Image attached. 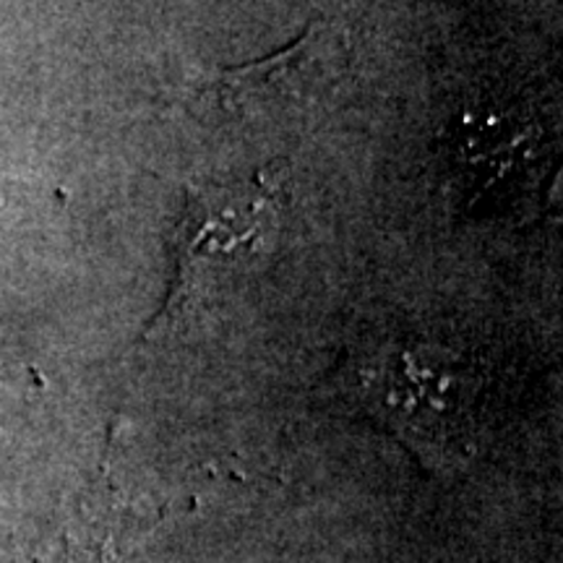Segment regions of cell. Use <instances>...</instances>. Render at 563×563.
<instances>
[{"label": "cell", "instance_id": "obj_1", "mask_svg": "<svg viewBox=\"0 0 563 563\" xmlns=\"http://www.w3.org/2000/svg\"><path fill=\"white\" fill-rule=\"evenodd\" d=\"M365 405L422 454L454 456L475 431L481 384L439 344H389L357 368Z\"/></svg>", "mask_w": 563, "mask_h": 563}, {"label": "cell", "instance_id": "obj_2", "mask_svg": "<svg viewBox=\"0 0 563 563\" xmlns=\"http://www.w3.org/2000/svg\"><path fill=\"white\" fill-rule=\"evenodd\" d=\"M274 224L272 201L262 188H211L188 203L178 232V264L186 279L194 269L238 266L262 253Z\"/></svg>", "mask_w": 563, "mask_h": 563}]
</instances>
